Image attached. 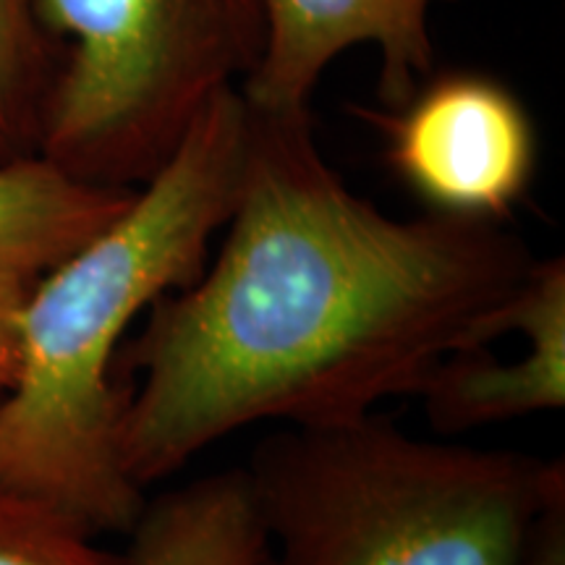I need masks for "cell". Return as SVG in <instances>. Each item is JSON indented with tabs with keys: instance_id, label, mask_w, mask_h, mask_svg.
<instances>
[{
	"instance_id": "obj_1",
	"label": "cell",
	"mask_w": 565,
	"mask_h": 565,
	"mask_svg": "<svg viewBox=\"0 0 565 565\" xmlns=\"http://www.w3.org/2000/svg\"><path fill=\"white\" fill-rule=\"evenodd\" d=\"M217 257L145 312L118 424L145 490L257 422L317 427L416 395L443 359L511 333L536 257L500 223L398 221L351 192L307 110L249 108Z\"/></svg>"
},
{
	"instance_id": "obj_2",
	"label": "cell",
	"mask_w": 565,
	"mask_h": 565,
	"mask_svg": "<svg viewBox=\"0 0 565 565\" xmlns=\"http://www.w3.org/2000/svg\"><path fill=\"white\" fill-rule=\"evenodd\" d=\"M249 105L217 92L166 166L92 242L38 278L19 312L17 374L0 393V487L92 534H129L147 498L118 454L131 324L207 265L242 183Z\"/></svg>"
},
{
	"instance_id": "obj_3",
	"label": "cell",
	"mask_w": 565,
	"mask_h": 565,
	"mask_svg": "<svg viewBox=\"0 0 565 565\" xmlns=\"http://www.w3.org/2000/svg\"><path fill=\"white\" fill-rule=\"evenodd\" d=\"M267 565H519L563 461L435 443L391 419L282 424L244 466Z\"/></svg>"
},
{
	"instance_id": "obj_4",
	"label": "cell",
	"mask_w": 565,
	"mask_h": 565,
	"mask_svg": "<svg viewBox=\"0 0 565 565\" xmlns=\"http://www.w3.org/2000/svg\"><path fill=\"white\" fill-rule=\"evenodd\" d=\"M61 51L38 152L84 181L139 189L265 40L259 0H38Z\"/></svg>"
},
{
	"instance_id": "obj_5",
	"label": "cell",
	"mask_w": 565,
	"mask_h": 565,
	"mask_svg": "<svg viewBox=\"0 0 565 565\" xmlns=\"http://www.w3.org/2000/svg\"><path fill=\"white\" fill-rule=\"evenodd\" d=\"M364 118L383 131L393 173L435 215L500 223L532 186L534 121L490 76H437L401 108Z\"/></svg>"
},
{
	"instance_id": "obj_6",
	"label": "cell",
	"mask_w": 565,
	"mask_h": 565,
	"mask_svg": "<svg viewBox=\"0 0 565 565\" xmlns=\"http://www.w3.org/2000/svg\"><path fill=\"white\" fill-rule=\"evenodd\" d=\"M458 0H259L265 40L238 84L252 110H307L309 97L338 55L356 45L380 53L377 97L401 108L435 68L429 13Z\"/></svg>"
},
{
	"instance_id": "obj_7",
	"label": "cell",
	"mask_w": 565,
	"mask_h": 565,
	"mask_svg": "<svg viewBox=\"0 0 565 565\" xmlns=\"http://www.w3.org/2000/svg\"><path fill=\"white\" fill-rule=\"evenodd\" d=\"M513 322L524 335L515 356L492 345L458 351L424 377L414 398L440 435L524 419L565 406V259H536L515 296Z\"/></svg>"
},
{
	"instance_id": "obj_8",
	"label": "cell",
	"mask_w": 565,
	"mask_h": 565,
	"mask_svg": "<svg viewBox=\"0 0 565 565\" xmlns=\"http://www.w3.org/2000/svg\"><path fill=\"white\" fill-rule=\"evenodd\" d=\"M134 192L84 181L40 152L0 160V280L32 286L108 228Z\"/></svg>"
},
{
	"instance_id": "obj_9",
	"label": "cell",
	"mask_w": 565,
	"mask_h": 565,
	"mask_svg": "<svg viewBox=\"0 0 565 565\" xmlns=\"http://www.w3.org/2000/svg\"><path fill=\"white\" fill-rule=\"evenodd\" d=\"M129 565H259L267 536L244 469L147 500L129 532Z\"/></svg>"
},
{
	"instance_id": "obj_10",
	"label": "cell",
	"mask_w": 565,
	"mask_h": 565,
	"mask_svg": "<svg viewBox=\"0 0 565 565\" xmlns=\"http://www.w3.org/2000/svg\"><path fill=\"white\" fill-rule=\"evenodd\" d=\"M61 68L38 0H0V160L38 152L42 116Z\"/></svg>"
},
{
	"instance_id": "obj_11",
	"label": "cell",
	"mask_w": 565,
	"mask_h": 565,
	"mask_svg": "<svg viewBox=\"0 0 565 565\" xmlns=\"http://www.w3.org/2000/svg\"><path fill=\"white\" fill-rule=\"evenodd\" d=\"M58 508L0 487V565H129Z\"/></svg>"
},
{
	"instance_id": "obj_12",
	"label": "cell",
	"mask_w": 565,
	"mask_h": 565,
	"mask_svg": "<svg viewBox=\"0 0 565 565\" xmlns=\"http://www.w3.org/2000/svg\"><path fill=\"white\" fill-rule=\"evenodd\" d=\"M519 565H565V492L540 515Z\"/></svg>"
},
{
	"instance_id": "obj_13",
	"label": "cell",
	"mask_w": 565,
	"mask_h": 565,
	"mask_svg": "<svg viewBox=\"0 0 565 565\" xmlns=\"http://www.w3.org/2000/svg\"><path fill=\"white\" fill-rule=\"evenodd\" d=\"M30 286L13 280H0V393L11 385L17 374V333L19 312Z\"/></svg>"
},
{
	"instance_id": "obj_14",
	"label": "cell",
	"mask_w": 565,
	"mask_h": 565,
	"mask_svg": "<svg viewBox=\"0 0 565 565\" xmlns=\"http://www.w3.org/2000/svg\"><path fill=\"white\" fill-rule=\"evenodd\" d=\"M259 565H267V555H265V561H263V563H259Z\"/></svg>"
}]
</instances>
